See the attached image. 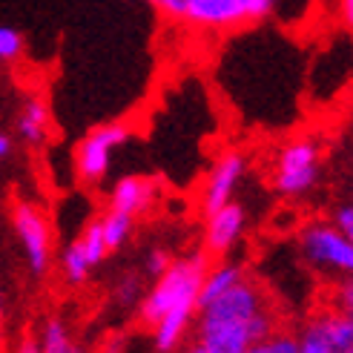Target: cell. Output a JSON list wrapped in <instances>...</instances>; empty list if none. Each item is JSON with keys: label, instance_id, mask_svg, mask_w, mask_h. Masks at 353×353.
<instances>
[{"label": "cell", "instance_id": "19", "mask_svg": "<svg viewBox=\"0 0 353 353\" xmlns=\"http://www.w3.org/2000/svg\"><path fill=\"white\" fill-rule=\"evenodd\" d=\"M253 353H302V347H299V336H293V333H279L273 330L270 336H264Z\"/></svg>", "mask_w": 353, "mask_h": 353}, {"label": "cell", "instance_id": "4", "mask_svg": "<svg viewBox=\"0 0 353 353\" xmlns=\"http://www.w3.org/2000/svg\"><path fill=\"white\" fill-rule=\"evenodd\" d=\"M299 253L322 273L353 276V241H347L330 221H307L299 230Z\"/></svg>", "mask_w": 353, "mask_h": 353}, {"label": "cell", "instance_id": "20", "mask_svg": "<svg viewBox=\"0 0 353 353\" xmlns=\"http://www.w3.org/2000/svg\"><path fill=\"white\" fill-rule=\"evenodd\" d=\"M23 55V34L12 26H0V61L14 63Z\"/></svg>", "mask_w": 353, "mask_h": 353}, {"label": "cell", "instance_id": "8", "mask_svg": "<svg viewBox=\"0 0 353 353\" xmlns=\"http://www.w3.org/2000/svg\"><path fill=\"white\" fill-rule=\"evenodd\" d=\"M302 353H353V322L336 307L316 313L299 333Z\"/></svg>", "mask_w": 353, "mask_h": 353}, {"label": "cell", "instance_id": "18", "mask_svg": "<svg viewBox=\"0 0 353 353\" xmlns=\"http://www.w3.org/2000/svg\"><path fill=\"white\" fill-rule=\"evenodd\" d=\"M78 244L83 247V253H86V259H90L92 268H98L101 261H107V256H110V247H107V241H103L101 216H98V219H92L90 224L83 227L81 236H78Z\"/></svg>", "mask_w": 353, "mask_h": 353}, {"label": "cell", "instance_id": "21", "mask_svg": "<svg viewBox=\"0 0 353 353\" xmlns=\"http://www.w3.org/2000/svg\"><path fill=\"white\" fill-rule=\"evenodd\" d=\"M330 307H336L339 313H345L347 319L353 322V276H345L336 288H333V299Z\"/></svg>", "mask_w": 353, "mask_h": 353}, {"label": "cell", "instance_id": "10", "mask_svg": "<svg viewBox=\"0 0 353 353\" xmlns=\"http://www.w3.org/2000/svg\"><path fill=\"white\" fill-rule=\"evenodd\" d=\"M244 230H247V210L239 201H227L216 207L213 213L204 216V230H201L204 253L216 259L227 256L239 244Z\"/></svg>", "mask_w": 353, "mask_h": 353}, {"label": "cell", "instance_id": "6", "mask_svg": "<svg viewBox=\"0 0 353 353\" xmlns=\"http://www.w3.org/2000/svg\"><path fill=\"white\" fill-rule=\"evenodd\" d=\"M12 230L23 247L29 270L34 276H43L52 264V227H49L46 213L34 201H14Z\"/></svg>", "mask_w": 353, "mask_h": 353}, {"label": "cell", "instance_id": "11", "mask_svg": "<svg viewBox=\"0 0 353 353\" xmlns=\"http://www.w3.org/2000/svg\"><path fill=\"white\" fill-rule=\"evenodd\" d=\"M158 190L161 187L150 175H123L110 192V207L121 210V213H127L132 219H141L155 207Z\"/></svg>", "mask_w": 353, "mask_h": 353}, {"label": "cell", "instance_id": "26", "mask_svg": "<svg viewBox=\"0 0 353 353\" xmlns=\"http://www.w3.org/2000/svg\"><path fill=\"white\" fill-rule=\"evenodd\" d=\"M339 12L347 29H353V0H339Z\"/></svg>", "mask_w": 353, "mask_h": 353}, {"label": "cell", "instance_id": "25", "mask_svg": "<svg viewBox=\"0 0 353 353\" xmlns=\"http://www.w3.org/2000/svg\"><path fill=\"white\" fill-rule=\"evenodd\" d=\"M330 224L336 227V230H339L347 241H353V201L333 210V221H330Z\"/></svg>", "mask_w": 353, "mask_h": 353}, {"label": "cell", "instance_id": "23", "mask_svg": "<svg viewBox=\"0 0 353 353\" xmlns=\"http://www.w3.org/2000/svg\"><path fill=\"white\" fill-rule=\"evenodd\" d=\"M141 296H144V285H141V279L127 273L121 281H118V302L123 305H138Z\"/></svg>", "mask_w": 353, "mask_h": 353}, {"label": "cell", "instance_id": "24", "mask_svg": "<svg viewBox=\"0 0 353 353\" xmlns=\"http://www.w3.org/2000/svg\"><path fill=\"white\" fill-rule=\"evenodd\" d=\"M170 261H172V256L164 250V247H152V250L144 256V273L150 279H158V276H161L170 268Z\"/></svg>", "mask_w": 353, "mask_h": 353}, {"label": "cell", "instance_id": "1", "mask_svg": "<svg viewBox=\"0 0 353 353\" xmlns=\"http://www.w3.org/2000/svg\"><path fill=\"white\" fill-rule=\"evenodd\" d=\"M207 268V253L172 259L170 268L152 279V288L141 296L138 319L152 330V345L158 353L179 350L187 342L199 313V296Z\"/></svg>", "mask_w": 353, "mask_h": 353}, {"label": "cell", "instance_id": "5", "mask_svg": "<svg viewBox=\"0 0 353 353\" xmlns=\"http://www.w3.org/2000/svg\"><path fill=\"white\" fill-rule=\"evenodd\" d=\"M132 130L127 123H101L90 130L75 150V175L86 187H101L112 167V152L130 141Z\"/></svg>", "mask_w": 353, "mask_h": 353}, {"label": "cell", "instance_id": "12", "mask_svg": "<svg viewBox=\"0 0 353 353\" xmlns=\"http://www.w3.org/2000/svg\"><path fill=\"white\" fill-rule=\"evenodd\" d=\"M184 21L201 29H236L244 23V12L239 0H190Z\"/></svg>", "mask_w": 353, "mask_h": 353}, {"label": "cell", "instance_id": "16", "mask_svg": "<svg viewBox=\"0 0 353 353\" xmlns=\"http://www.w3.org/2000/svg\"><path fill=\"white\" fill-rule=\"evenodd\" d=\"M132 227H135V219L127 216V213H121V210H112L110 207L107 213L101 216V230H103V241H107L110 253L121 250V247L130 241Z\"/></svg>", "mask_w": 353, "mask_h": 353}, {"label": "cell", "instance_id": "28", "mask_svg": "<svg viewBox=\"0 0 353 353\" xmlns=\"http://www.w3.org/2000/svg\"><path fill=\"white\" fill-rule=\"evenodd\" d=\"M0 342H3V302H0Z\"/></svg>", "mask_w": 353, "mask_h": 353}, {"label": "cell", "instance_id": "9", "mask_svg": "<svg viewBox=\"0 0 353 353\" xmlns=\"http://www.w3.org/2000/svg\"><path fill=\"white\" fill-rule=\"evenodd\" d=\"M244 172H247V158L239 150H227L216 158L213 167H210V172H207L204 184H201V213L204 216L213 213L216 207L233 201Z\"/></svg>", "mask_w": 353, "mask_h": 353}, {"label": "cell", "instance_id": "17", "mask_svg": "<svg viewBox=\"0 0 353 353\" xmlns=\"http://www.w3.org/2000/svg\"><path fill=\"white\" fill-rule=\"evenodd\" d=\"M38 345H41L43 353H72L75 350L72 333H69V327L61 319H49L43 325L41 336H38Z\"/></svg>", "mask_w": 353, "mask_h": 353}, {"label": "cell", "instance_id": "14", "mask_svg": "<svg viewBox=\"0 0 353 353\" xmlns=\"http://www.w3.org/2000/svg\"><path fill=\"white\" fill-rule=\"evenodd\" d=\"M247 273L241 264L236 261H219V264H210L207 273H204V281H201V296H199V307L207 305L210 299H216L219 293L230 290L236 281H241Z\"/></svg>", "mask_w": 353, "mask_h": 353}, {"label": "cell", "instance_id": "22", "mask_svg": "<svg viewBox=\"0 0 353 353\" xmlns=\"http://www.w3.org/2000/svg\"><path fill=\"white\" fill-rule=\"evenodd\" d=\"M239 3L244 12V23H261L276 9V0H239Z\"/></svg>", "mask_w": 353, "mask_h": 353}, {"label": "cell", "instance_id": "3", "mask_svg": "<svg viewBox=\"0 0 353 353\" xmlns=\"http://www.w3.org/2000/svg\"><path fill=\"white\" fill-rule=\"evenodd\" d=\"M322 172V147L307 135L290 138L273 164V190L281 199H305Z\"/></svg>", "mask_w": 353, "mask_h": 353}, {"label": "cell", "instance_id": "13", "mask_svg": "<svg viewBox=\"0 0 353 353\" xmlns=\"http://www.w3.org/2000/svg\"><path fill=\"white\" fill-rule=\"evenodd\" d=\"M17 135L29 147L46 144V138L52 135V110L43 95H29L23 101L21 112H17Z\"/></svg>", "mask_w": 353, "mask_h": 353}, {"label": "cell", "instance_id": "7", "mask_svg": "<svg viewBox=\"0 0 353 353\" xmlns=\"http://www.w3.org/2000/svg\"><path fill=\"white\" fill-rule=\"evenodd\" d=\"M273 310V302L268 290L253 279H241L230 290L219 293L216 299H210L207 305L199 307V319L210 322H253L256 316Z\"/></svg>", "mask_w": 353, "mask_h": 353}, {"label": "cell", "instance_id": "2", "mask_svg": "<svg viewBox=\"0 0 353 353\" xmlns=\"http://www.w3.org/2000/svg\"><path fill=\"white\" fill-rule=\"evenodd\" d=\"M276 330V310L253 322H210L199 319L190 327V347L196 353H253V347Z\"/></svg>", "mask_w": 353, "mask_h": 353}, {"label": "cell", "instance_id": "15", "mask_svg": "<svg viewBox=\"0 0 353 353\" xmlns=\"http://www.w3.org/2000/svg\"><path fill=\"white\" fill-rule=\"evenodd\" d=\"M92 270H95V268L90 264V259H86V253H83V247L78 244V239H75V241H69V244H66V250H63V256H61V273H63V281H66V285L81 288L83 281L90 279Z\"/></svg>", "mask_w": 353, "mask_h": 353}, {"label": "cell", "instance_id": "27", "mask_svg": "<svg viewBox=\"0 0 353 353\" xmlns=\"http://www.w3.org/2000/svg\"><path fill=\"white\" fill-rule=\"evenodd\" d=\"M9 152H12V138L6 132H0V161H3Z\"/></svg>", "mask_w": 353, "mask_h": 353}]
</instances>
